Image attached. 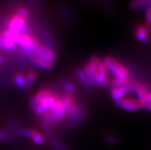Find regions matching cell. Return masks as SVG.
Instances as JSON below:
<instances>
[{
	"mask_svg": "<svg viewBox=\"0 0 151 150\" xmlns=\"http://www.w3.org/2000/svg\"><path fill=\"white\" fill-rule=\"evenodd\" d=\"M85 110L81 103L74 100L66 113L67 126L69 128H76L82 125L85 121Z\"/></svg>",
	"mask_w": 151,
	"mask_h": 150,
	"instance_id": "6da1fadb",
	"label": "cell"
},
{
	"mask_svg": "<svg viewBox=\"0 0 151 150\" xmlns=\"http://www.w3.org/2000/svg\"><path fill=\"white\" fill-rule=\"evenodd\" d=\"M104 64L107 67V70H109L113 74L114 78L129 80V70L127 67L119 62L117 59L112 56H107L104 57L103 61Z\"/></svg>",
	"mask_w": 151,
	"mask_h": 150,
	"instance_id": "7a4b0ae2",
	"label": "cell"
},
{
	"mask_svg": "<svg viewBox=\"0 0 151 150\" xmlns=\"http://www.w3.org/2000/svg\"><path fill=\"white\" fill-rule=\"evenodd\" d=\"M114 103L121 109L127 112H134L140 109L144 108V103L138 98L134 97H124Z\"/></svg>",
	"mask_w": 151,
	"mask_h": 150,
	"instance_id": "3957f363",
	"label": "cell"
},
{
	"mask_svg": "<svg viewBox=\"0 0 151 150\" xmlns=\"http://www.w3.org/2000/svg\"><path fill=\"white\" fill-rule=\"evenodd\" d=\"M5 35V43L3 50L7 53H11L18 48V42L21 34L15 33L6 29L3 31Z\"/></svg>",
	"mask_w": 151,
	"mask_h": 150,
	"instance_id": "277c9868",
	"label": "cell"
},
{
	"mask_svg": "<svg viewBox=\"0 0 151 150\" xmlns=\"http://www.w3.org/2000/svg\"><path fill=\"white\" fill-rule=\"evenodd\" d=\"M48 112L51 114L55 126L59 124L60 123H61L65 120V117H66L67 108L64 106L62 102H61V97H60L57 100L53 107Z\"/></svg>",
	"mask_w": 151,
	"mask_h": 150,
	"instance_id": "5b68a950",
	"label": "cell"
},
{
	"mask_svg": "<svg viewBox=\"0 0 151 150\" xmlns=\"http://www.w3.org/2000/svg\"><path fill=\"white\" fill-rule=\"evenodd\" d=\"M128 89L129 91L134 93V94L138 97V99L145 103L147 97L149 93L147 86L142 84L141 82L138 81V80H130V79Z\"/></svg>",
	"mask_w": 151,
	"mask_h": 150,
	"instance_id": "8992f818",
	"label": "cell"
},
{
	"mask_svg": "<svg viewBox=\"0 0 151 150\" xmlns=\"http://www.w3.org/2000/svg\"><path fill=\"white\" fill-rule=\"evenodd\" d=\"M28 25L26 19L18 15L17 13L13 15L7 20L6 25H7V29L15 33H19L21 34L23 29Z\"/></svg>",
	"mask_w": 151,
	"mask_h": 150,
	"instance_id": "52a82bcc",
	"label": "cell"
},
{
	"mask_svg": "<svg viewBox=\"0 0 151 150\" xmlns=\"http://www.w3.org/2000/svg\"><path fill=\"white\" fill-rule=\"evenodd\" d=\"M59 95H58L56 93L53 94L51 97H48L45 99L44 100H42V102H40L38 104V106L36 107V109L33 111L36 116H42L44 114H45L46 113L48 112L53 107V106L55 105V103H56L57 100L59 98Z\"/></svg>",
	"mask_w": 151,
	"mask_h": 150,
	"instance_id": "ba28073f",
	"label": "cell"
},
{
	"mask_svg": "<svg viewBox=\"0 0 151 150\" xmlns=\"http://www.w3.org/2000/svg\"><path fill=\"white\" fill-rule=\"evenodd\" d=\"M151 32V26L147 24H138L134 26V35L140 42L144 44H149L150 39L149 33Z\"/></svg>",
	"mask_w": 151,
	"mask_h": 150,
	"instance_id": "9c48e42d",
	"label": "cell"
},
{
	"mask_svg": "<svg viewBox=\"0 0 151 150\" xmlns=\"http://www.w3.org/2000/svg\"><path fill=\"white\" fill-rule=\"evenodd\" d=\"M36 38L34 34H21L18 42V47L21 48L22 53L29 55L34 47Z\"/></svg>",
	"mask_w": 151,
	"mask_h": 150,
	"instance_id": "30bf717a",
	"label": "cell"
},
{
	"mask_svg": "<svg viewBox=\"0 0 151 150\" xmlns=\"http://www.w3.org/2000/svg\"><path fill=\"white\" fill-rule=\"evenodd\" d=\"M25 57L35 67L40 69V70H45V71L52 70L53 68L54 65H55V63L50 62V61H46L45 59H42L41 57H38L37 56H35V55H33L27 56Z\"/></svg>",
	"mask_w": 151,
	"mask_h": 150,
	"instance_id": "8fae6325",
	"label": "cell"
},
{
	"mask_svg": "<svg viewBox=\"0 0 151 150\" xmlns=\"http://www.w3.org/2000/svg\"><path fill=\"white\" fill-rule=\"evenodd\" d=\"M45 136L48 138V142L50 145L52 146V148L55 150H72L70 147L63 143L60 140L58 136H56L53 133V130H46L43 131Z\"/></svg>",
	"mask_w": 151,
	"mask_h": 150,
	"instance_id": "7c38bea8",
	"label": "cell"
},
{
	"mask_svg": "<svg viewBox=\"0 0 151 150\" xmlns=\"http://www.w3.org/2000/svg\"><path fill=\"white\" fill-rule=\"evenodd\" d=\"M75 74L81 85L87 91L91 92L93 90L94 87L92 86L90 80H89V78H88V75L86 74L84 69L78 67L75 70Z\"/></svg>",
	"mask_w": 151,
	"mask_h": 150,
	"instance_id": "4fadbf2b",
	"label": "cell"
},
{
	"mask_svg": "<svg viewBox=\"0 0 151 150\" xmlns=\"http://www.w3.org/2000/svg\"><path fill=\"white\" fill-rule=\"evenodd\" d=\"M107 69L104 64H102L99 70L97 71V81H98V87L101 88H105L108 86L109 83V78L107 74Z\"/></svg>",
	"mask_w": 151,
	"mask_h": 150,
	"instance_id": "5bb4252c",
	"label": "cell"
},
{
	"mask_svg": "<svg viewBox=\"0 0 151 150\" xmlns=\"http://www.w3.org/2000/svg\"><path fill=\"white\" fill-rule=\"evenodd\" d=\"M129 89L127 87H124V88H111L110 91V95L111 98L113 99L114 103L120 101L123 98L126 97L127 93H129Z\"/></svg>",
	"mask_w": 151,
	"mask_h": 150,
	"instance_id": "9a60e30c",
	"label": "cell"
},
{
	"mask_svg": "<svg viewBox=\"0 0 151 150\" xmlns=\"http://www.w3.org/2000/svg\"><path fill=\"white\" fill-rule=\"evenodd\" d=\"M12 132L15 136H17L19 137L30 138V139H32V137L35 134V133H36L37 131L33 129H31V128H25L17 126V127L15 128Z\"/></svg>",
	"mask_w": 151,
	"mask_h": 150,
	"instance_id": "2e32d148",
	"label": "cell"
},
{
	"mask_svg": "<svg viewBox=\"0 0 151 150\" xmlns=\"http://www.w3.org/2000/svg\"><path fill=\"white\" fill-rule=\"evenodd\" d=\"M59 87L66 94H71L73 95L76 92L77 88L74 83L69 80H60Z\"/></svg>",
	"mask_w": 151,
	"mask_h": 150,
	"instance_id": "e0dca14e",
	"label": "cell"
},
{
	"mask_svg": "<svg viewBox=\"0 0 151 150\" xmlns=\"http://www.w3.org/2000/svg\"><path fill=\"white\" fill-rule=\"evenodd\" d=\"M0 142L9 144H17V141L11 132L3 129H0Z\"/></svg>",
	"mask_w": 151,
	"mask_h": 150,
	"instance_id": "ac0fdd59",
	"label": "cell"
},
{
	"mask_svg": "<svg viewBox=\"0 0 151 150\" xmlns=\"http://www.w3.org/2000/svg\"><path fill=\"white\" fill-rule=\"evenodd\" d=\"M55 93L51 88H42L39 91L37 92V93L34 96V97L35 100L37 101V103H39L42 100H44L46 98L51 97V96H52Z\"/></svg>",
	"mask_w": 151,
	"mask_h": 150,
	"instance_id": "d6986e66",
	"label": "cell"
},
{
	"mask_svg": "<svg viewBox=\"0 0 151 150\" xmlns=\"http://www.w3.org/2000/svg\"><path fill=\"white\" fill-rule=\"evenodd\" d=\"M84 70L85 71L86 74L88 75L89 80H90L91 83L93 87H98V81H97V73L95 70L92 68L91 65L87 63L86 65H84L83 67Z\"/></svg>",
	"mask_w": 151,
	"mask_h": 150,
	"instance_id": "ffe728a7",
	"label": "cell"
},
{
	"mask_svg": "<svg viewBox=\"0 0 151 150\" xmlns=\"http://www.w3.org/2000/svg\"><path fill=\"white\" fill-rule=\"evenodd\" d=\"M36 77L37 74L35 70H30L27 73V74L25 75V82L23 90L26 91V90H29V89H31V88L32 87L35 81Z\"/></svg>",
	"mask_w": 151,
	"mask_h": 150,
	"instance_id": "44dd1931",
	"label": "cell"
},
{
	"mask_svg": "<svg viewBox=\"0 0 151 150\" xmlns=\"http://www.w3.org/2000/svg\"><path fill=\"white\" fill-rule=\"evenodd\" d=\"M129 80H124V79H120V78H114L111 80H109L108 86H110L111 88H124V87H127L129 85Z\"/></svg>",
	"mask_w": 151,
	"mask_h": 150,
	"instance_id": "7402d4cb",
	"label": "cell"
},
{
	"mask_svg": "<svg viewBox=\"0 0 151 150\" xmlns=\"http://www.w3.org/2000/svg\"><path fill=\"white\" fill-rule=\"evenodd\" d=\"M25 75L22 73H18L14 76L13 78V83L14 85L17 88L20 90H22L25 86Z\"/></svg>",
	"mask_w": 151,
	"mask_h": 150,
	"instance_id": "603a6c76",
	"label": "cell"
},
{
	"mask_svg": "<svg viewBox=\"0 0 151 150\" xmlns=\"http://www.w3.org/2000/svg\"><path fill=\"white\" fill-rule=\"evenodd\" d=\"M148 4L149 2H147V0H131L130 3V9L132 10H138L143 8L145 9Z\"/></svg>",
	"mask_w": 151,
	"mask_h": 150,
	"instance_id": "cb8c5ba5",
	"label": "cell"
},
{
	"mask_svg": "<svg viewBox=\"0 0 151 150\" xmlns=\"http://www.w3.org/2000/svg\"><path fill=\"white\" fill-rule=\"evenodd\" d=\"M88 64L91 65L92 68L95 70L96 72L99 70V68L101 67V66L103 64V61H101V59L98 56H92L89 59V61H88Z\"/></svg>",
	"mask_w": 151,
	"mask_h": 150,
	"instance_id": "d4e9b609",
	"label": "cell"
},
{
	"mask_svg": "<svg viewBox=\"0 0 151 150\" xmlns=\"http://www.w3.org/2000/svg\"><path fill=\"white\" fill-rule=\"evenodd\" d=\"M32 141L33 143L35 144L38 145V146H41V145H43L45 143V138L43 136L42 133H40L39 132L37 131L35 133L34 136L32 137Z\"/></svg>",
	"mask_w": 151,
	"mask_h": 150,
	"instance_id": "484cf974",
	"label": "cell"
},
{
	"mask_svg": "<svg viewBox=\"0 0 151 150\" xmlns=\"http://www.w3.org/2000/svg\"><path fill=\"white\" fill-rule=\"evenodd\" d=\"M16 13L25 19H29V16H30V11H29V10L26 7H24V6H19L17 9Z\"/></svg>",
	"mask_w": 151,
	"mask_h": 150,
	"instance_id": "4316f807",
	"label": "cell"
},
{
	"mask_svg": "<svg viewBox=\"0 0 151 150\" xmlns=\"http://www.w3.org/2000/svg\"><path fill=\"white\" fill-rule=\"evenodd\" d=\"M146 24L151 26V3H149L145 8Z\"/></svg>",
	"mask_w": 151,
	"mask_h": 150,
	"instance_id": "83f0119b",
	"label": "cell"
},
{
	"mask_svg": "<svg viewBox=\"0 0 151 150\" xmlns=\"http://www.w3.org/2000/svg\"><path fill=\"white\" fill-rule=\"evenodd\" d=\"M105 141L108 145L114 146L118 142V138L113 134H108L105 136Z\"/></svg>",
	"mask_w": 151,
	"mask_h": 150,
	"instance_id": "f1b7e54d",
	"label": "cell"
},
{
	"mask_svg": "<svg viewBox=\"0 0 151 150\" xmlns=\"http://www.w3.org/2000/svg\"><path fill=\"white\" fill-rule=\"evenodd\" d=\"M4 43H5V35H4L3 32H0V51L3 50Z\"/></svg>",
	"mask_w": 151,
	"mask_h": 150,
	"instance_id": "f546056e",
	"label": "cell"
},
{
	"mask_svg": "<svg viewBox=\"0 0 151 150\" xmlns=\"http://www.w3.org/2000/svg\"><path fill=\"white\" fill-rule=\"evenodd\" d=\"M144 108L147 109L149 111H151V103H144Z\"/></svg>",
	"mask_w": 151,
	"mask_h": 150,
	"instance_id": "4dcf8cb0",
	"label": "cell"
},
{
	"mask_svg": "<svg viewBox=\"0 0 151 150\" xmlns=\"http://www.w3.org/2000/svg\"><path fill=\"white\" fill-rule=\"evenodd\" d=\"M146 103H151V92H150L148 93L147 97V99H146Z\"/></svg>",
	"mask_w": 151,
	"mask_h": 150,
	"instance_id": "1f68e13d",
	"label": "cell"
},
{
	"mask_svg": "<svg viewBox=\"0 0 151 150\" xmlns=\"http://www.w3.org/2000/svg\"><path fill=\"white\" fill-rule=\"evenodd\" d=\"M4 64V58L2 55H0V66Z\"/></svg>",
	"mask_w": 151,
	"mask_h": 150,
	"instance_id": "d6a6232c",
	"label": "cell"
},
{
	"mask_svg": "<svg viewBox=\"0 0 151 150\" xmlns=\"http://www.w3.org/2000/svg\"><path fill=\"white\" fill-rule=\"evenodd\" d=\"M147 2H149V3H151V0H147Z\"/></svg>",
	"mask_w": 151,
	"mask_h": 150,
	"instance_id": "836d02e7",
	"label": "cell"
},
{
	"mask_svg": "<svg viewBox=\"0 0 151 150\" xmlns=\"http://www.w3.org/2000/svg\"><path fill=\"white\" fill-rule=\"evenodd\" d=\"M87 1H89V2H90V1H91V0H87Z\"/></svg>",
	"mask_w": 151,
	"mask_h": 150,
	"instance_id": "e575fe53",
	"label": "cell"
}]
</instances>
